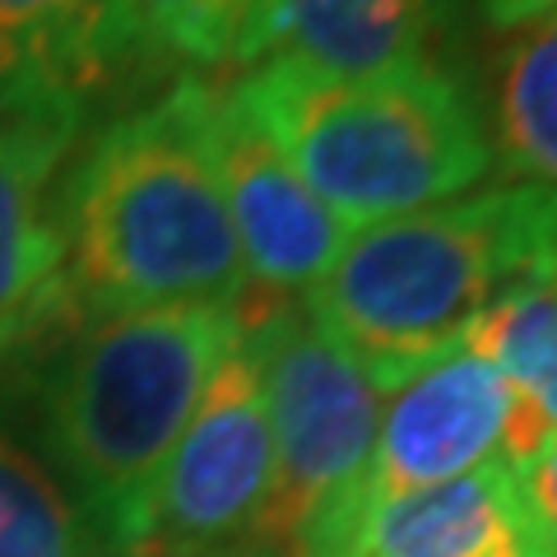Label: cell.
Listing matches in <instances>:
<instances>
[{
    "label": "cell",
    "instance_id": "cell-1",
    "mask_svg": "<svg viewBox=\"0 0 557 557\" xmlns=\"http://www.w3.org/2000/svg\"><path fill=\"white\" fill-rule=\"evenodd\" d=\"M237 344V302L79 317L51 284L42 311L0 348V399L112 557L135 553L153 479Z\"/></svg>",
    "mask_w": 557,
    "mask_h": 557
},
{
    "label": "cell",
    "instance_id": "cell-2",
    "mask_svg": "<svg viewBox=\"0 0 557 557\" xmlns=\"http://www.w3.org/2000/svg\"><path fill=\"white\" fill-rule=\"evenodd\" d=\"M205 75L84 131L57 177V298L79 317L242 302L237 237L205 145Z\"/></svg>",
    "mask_w": 557,
    "mask_h": 557
},
{
    "label": "cell",
    "instance_id": "cell-3",
    "mask_svg": "<svg viewBox=\"0 0 557 557\" xmlns=\"http://www.w3.org/2000/svg\"><path fill=\"white\" fill-rule=\"evenodd\" d=\"M525 284H557V190L487 186L362 228L298 302L376 391H399Z\"/></svg>",
    "mask_w": 557,
    "mask_h": 557
},
{
    "label": "cell",
    "instance_id": "cell-4",
    "mask_svg": "<svg viewBox=\"0 0 557 557\" xmlns=\"http://www.w3.org/2000/svg\"><path fill=\"white\" fill-rule=\"evenodd\" d=\"M460 57L362 79L260 61L233 79V94L284 149L311 196L344 228L362 233L460 200L493 172Z\"/></svg>",
    "mask_w": 557,
    "mask_h": 557
},
{
    "label": "cell",
    "instance_id": "cell-5",
    "mask_svg": "<svg viewBox=\"0 0 557 557\" xmlns=\"http://www.w3.org/2000/svg\"><path fill=\"white\" fill-rule=\"evenodd\" d=\"M237 317L274 442V479L251 548L278 553L311 511L362 474L381 423V391L298 298L247 288Z\"/></svg>",
    "mask_w": 557,
    "mask_h": 557
},
{
    "label": "cell",
    "instance_id": "cell-6",
    "mask_svg": "<svg viewBox=\"0 0 557 557\" xmlns=\"http://www.w3.org/2000/svg\"><path fill=\"white\" fill-rule=\"evenodd\" d=\"M274 479V442L260 372L237 344L209 376L190 423L149 493L131 557H223L251 548Z\"/></svg>",
    "mask_w": 557,
    "mask_h": 557
},
{
    "label": "cell",
    "instance_id": "cell-7",
    "mask_svg": "<svg viewBox=\"0 0 557 557\" xmlns=\"http://www.w3.org/2000/svg\"><path fill=\"white\" fill-rule=\"evenodd\" d=\"M205 145L237 237L247 288L265 298H302L339 260L348 228L311 196L284 149L242 108L233 84H209Z\"/></svg>",
    "mask_w": 557,
    "mask_h": 557
},
{
    "label": "cell",
    "instance_id": "cell-8",
    "mask_svg": "<svg viewBox=\"0 0 557 557\" xmlns=\"http://www.w3.org/2000/svg\"><path fill=\"white\" fill-rule=\"evenodd\" d=\"M511 386L469 348H450L395 391L376 423L372 456L358 474L362 502L460 479L502 456Z\"/></svg>",
    "mask_w": 557,
    "mask_h": 557
},
{
    "label": "cell",
    "instance_id": "cell-9",
    "mask_svg": "<svg viewBox=\"0 0 557 557\" xmlns=\"http://www.w3.org/2000/svg\"><path fill=\"white\" fill-rule=\"evenodd\" d=\"M456 0H251L233 61H293L362 79L413 61H450L469 42Z\"/></svg>",
    "mask_w": 557,
    "mask_h": 557
},
{
    "label": "cell",
    "instance_id": "cell-10",
    "mask_svg": "<svg viewBox=\"0 0 557 557\" xmlns=\"http://www.w3.org/2000/svg\"><path fill=\"white\" fill-rule=\"evenodd\" d=\"M89 102L47 89H0V348L38 317L61 270L57 177Z\"/></svg>",
    "mask_w": 557,
    "mask_h": 557
},
{
    "label": "cell",
    "instance_id": "cell-11",
    "mask_svg": "<svg viewBox=\"0 0 557 557\" xmlns=\"http://www.w3.org/2000/svg\"><path fill=\"white\" fill-rule=\"evenodd\" d=\"M362 557H553L539 534L520 474L487 460L460 479L372 502Z\"/></svg>",
    "mask_w": 557,
    "mask_h": 557
},
{
    "label": "cell",
    "instance_id": "cell-12",
    "mask_svg": "<svg viewBox=\"0 0 557 557\" xmlns=\"http://www.w3.org/2000/svg\"><path fill=\"white\" fill-rule=\"evenodd\" d=\"M465 79L493 168L557 190V10L465 42Z\"/></svg>",
    "mask_w": 557,
    "mask_h": 557
},
{
    "label": "cell",
    "instance_id": "cell-13",
    "mask_svg": "<svg viewBox=\"0 0 557 557\" xmlns=\"http://www.w3.org/2000/svg\"><path fill=\"white\" fill-rule=\"evenodd\" d=\"M251 0H102V70L108 84L131 75H196L228 65Z\"/></svg>",
    "mask_w": 557,
    "mask_h": 557
},
{
    "label": "cell",
    "instance_id": "cell-14",
    "mask_svg": "<svg viewBox=\"0 0 557 557\" xmlns=\"http://www.w3.org/2000/svg\"><path fill=\"white\" fill-rule=\"evenodd\" d=\"M102 84V0H0V89L89 102Z\"/></svg>",
    "mask_w": 557,
    "mask_h": 557
},
{
    "label": "cell",
    "instance_id": "cell-15",
    "mask_svg": "<svg viewBox=\"0 0 557 557\" xmlns=\"http://www.w3.org/2000/svg\"><path fill=\"white\" fill-rule=\"evenodd\" d=\"M0 557H112L5 399H0Z\"/></svg>",
    "mask_w": 557,
    "mask_h": 557
},
{
    "label": "cell",
    "instance_id": "cell-16",
    "mask_svg": "<svg viewBox=\"0 0 557 557\" xmlns=\"http://www.w3.org/2000/svg\"><path fill=\"white\" fill-rule=\"evenodd\" d=\"M460 348L483 358L557 428V284H525L479 311Z\"/></svg>",
    "mask_w": 557,
    "mask_h": 557
},
{
    "label": "cell",
    "instance_id": "cell-17",
    "mask_svg": "<svg viewBox=\"0 0 557 557\" xmlns=\"http://www.w3.org/2000/svg\"><path fill=\"white\" fill-rule=\"evenodd\" d=\"M516 474H520V493L530 502L534 525L544 534L548 553L557 557V437L539 450V456H530L525 465H516Z\"/></svg>",
    "mask_w": 557,
    "mask_h": 557
},
{
    "label": "cell",
    "instance_id": "cell-18",
    "mask_svg": "<svg viewBox=\"0 0 557 557\" xmlns=\"http://www.w3.org/2000/svg\"><path fill=\"white\" fill-rule=\"evenodd\" d=\"M456 5L474 33H502V28L530 24L539 14H553L557 0H456Z\"/></svg>",
    "mask_w": 557,
    "mask_h": 557
},
{
    "label": "cell",
    "instance_id": "cell-19",
    "mask_svg": "<svg viewBox=\"0 0 557 557\" xmlns=\"http://www.w3.org/2000/svg\"><path fill=\"white\" fill-rule=\"evenodd\" d=\"M223 557H274V553H265V548H237V553H223Z\"/></svg>",
    "mask_w": 557,
    "mask_h": 557
}]
</instances>
